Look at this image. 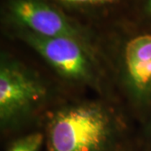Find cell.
<instances>
[{
    "mask_svg": "<svg viewBox=\"0 0 151 151\" xmlns=\"http://www.w3.org/2000/svg\"><path fill=\"white\" fill-rule=\"evenodd\" d=\"M144 12H145L146 17L150 20H151V0H145Z\"/></svg>",
    "mask_w": 151,
    "mask_h": 151,
    "instance_id": "9c48e42d",
    "label": "cell"
},
{
    "mask_svg": "<svg viewBox=\"0 0 151 151\" xmlns=\"http://www.w3.org/2000/svg\"><path fill=\"white\" fill-rule=\"evenodd\" d=\"M146 134L148 140L150 142L151 146V108L148 112V119H147V124H146Z\"/></svg>",
    "mask_w": 151,
    "mask_h": 151,
    "instance_id": "ba28073f",
    "label": "cell"
},
{
    "mask_svg": "<svg viewBox=\"0 0 151 151\" xmlns=\"http://www.w3.org/2000/svg\"><path fill=\"white\" fill-rule=\"evenodd\" d=\"M47 95L43 82L27 67L6 58L0 64V123L4 129L27 119Z\"/></svg>",
    "mask_w": 151,
    "mask_h": 151,
    "instance_id": "7a4b0ae2",
    "label": "cell"
},
{
    "mask_svg": "<svg viewBox=\"0 0 151 151\" xmlns=\"http://www.w3.org/2000/svg\"><path fill=\"white\" fill-rule=\"evenodd\" d=\"M8 10L19 28L39 35L74 38L85 42L81 29L44 0H9Z\"/></svg>",
    "mask_w": 151,
    "mask_h": 151,
    "instance_id": "277c9868",
    "label": "cell"
},
{
    "mask_svg": "<svg viewBox=\"0 0 151 151\" xmlns=\"http://www.w3.org/2000/svg\"><path fill=\"white\" fill-rule=\"evenodd\" d=\"M43 140L41 133H32L15 141L8 151H40Z\"/></svg>",
    "mask_w": 151,
    "mask_h": 151,
    "instance_id": "8992f818",
    "label": "cell"
},
{
    "mask_svg": "<svg viewBox=\"0 0 151 151\" xmlns=\"http://www.w3.org/2000/svg\"><path fill=\"white\" fill-rule=\"evenodd\" d=\"M17 34L64 78L82 83L94 81L93 62L84 41L63 36L39 35L22 28Z\"/></svg>",
    "mask_w": 151,
    "mask_h": 151,
    "instance_id": "3957f363",
    "label": "cell"
},
{
    "mask_svg": "<svg viewBox=\"0 0 151 151\" xmlns=\"http://www.w3.org/2000/svg\"><path fill=\"white\" fill-rule=\"evenodd\" d=\"M124 55L126 78L132 93L149 112L151 108V31L129 40Z\"/></svg>",
    "mask_w": 151,
    "mask_h": 151,
    "instance_id": "5b68a950",
    "label": "cell"
},
{
    "mask_svg": "<svg viewBox=\"0 0 151 151\" xmlns=\"http://www.w3.org/2000/svg\"><path fill=\"white\" fill-rule=\"evenodd\" d=\"M62 3L72 5L80 6H99L106 4H113L120 0H59Z\"/></svg>",
    "mask_w": 151,
    "mask_h": 151,
    "instance_id": "52a82bcc",
    "label": "cell"
},
{
    "mask_svg": "<svg viewBox=\"0 0 151 151\" xmlns=\"http://www.w3.org/2000/svg\"><path fill=\"white\" fill-rule=\"evenodd\" d=\"M114 124L106 109L83 103L57 111L47 127L48 151H108Z\"/></svg>",
    "mask_w": 151,
    "mask_h": 151,
    "instance_id": "6da1fadb",
    "label": "cell"
}]
</instances>
